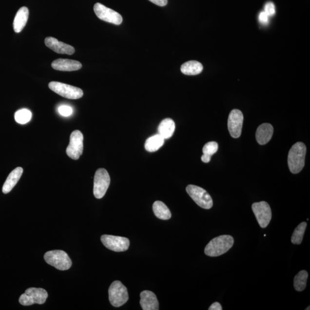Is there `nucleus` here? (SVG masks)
Here are the masks:
<instances>
[{
  "mask_svg": "<svg viewBox=\"0 0 310 310\" xmlns=\"http://www.w3.org/2000/svg\"><path fill=\"white\" fill-rule=\"evenodd\" d=\"M234 244V238L229 235H222L213 238L205 249L207 256L217 257L227 253Z\"/></svg>",
  "mask_w": 310,
  "mask_h": 310,
  "instance_id": "nucleus-1",
  "label": "nucleus"
},
{
  "mask_svg": "<svg viewBox=\"0 0 310 310\" xmlns=\"http://www.w3.org/2000/svg\"><path fill=\"white\" fill-rule=\"evenodd\" d=\"M306 147L305 144L298 142L293 145L289 151L288 164L292 174L300 172L305 166Z\"/></svg>",
  "mask_w": 310,
  "mask_h": 310,
  "instance_id": "nucleus-2",
  "label": "nucleus"
},
{
  "mask_svg": "<svg viewBox=\"0 0 310 310\" xmlns=\"http://www.w3.org/2000/svg\"><path fill=\"white\" fill-rule=\"evenodd\" d=\"M44 258L47 264L60 271L69 270L72 266V261L69 255L63 251L55 250L47 252L44 254Z\"/></svg>",
  "mask_w": 310,
  "mask_h": 310,
  "instance_id": "nucleus-3",
  "label": "nucleus"
},
{
  "mask_svg": "<svg viewBox=\"0 0 310 310\" xmlns=\"http://www.w3.org/2000/svg\"><path fill=\"white\" fill-rule=\"evenodd\" d=\"M109 299L111 305L115 308L124 305L129 299L127 287L119 281L113 282L109 289Z\"/></svg>",
  "mask_w": 310,
  "mask_h": 310,
  "instance_id": "nucleus-4",
  "label": "nucleus"
},
{
  "mask_svg": "<svg viewBox=\"0 0 310 310\" xmlns=\"http://www.w3.org/2000/svg\"><path fill=\"white\" fill-rule=\"evenodd\" d=\"M48 293L43 289L30 288L26 290L19 298V303L22 306H31L34 304L42 305L46 302Z\"/></svg>",
  "mask_w": 310,
  "mask_h": 310,
  "instance_id": "nucleus-5",
  "label": "nucleus"
},
{
  "mask_svg": "<svg viewBox=\"0 0 310 310\" xmlns=\"http://www.w3.org/2000/svg\"><path fill=\"white\" fill-rule=\"evenodd\" d=\"M186 192L197 205L205 209H211L213 199L205 189L199 186L190 185L186 187Z\"/></svg>",
  "mask_w": 310,
  "mask_h": 310,
  "instance_id": "nucleus-6",
  "label": "nucleus"
},
{
  "mask_svg": "<svg viewBox=\"0 0 310 310\" xmlns=\"http://www.w3.org/2000/svg\"><path fill=\"white\" fill-rule=\"evenodd\" d=\"M111 183L108 171L104 169L97 170L94 179V195L97 199H101L105 195Z\"/></svg>",
  "mask_w": 310,
  "mask_h": 310,
  "instance_id": "nucleus-7",
  "label": "nucleus"
},
{
  "mask_svg": "<svg viewBox=\"0 0 310 310\" xmlns=\"http://www.w3.org/2000/svg\"><path fill=\"white\" fill-rule=\"evenodd\" d=\"M48 86L51 90L58 94V95L67 99H79L82 97L83 95L82 89L75 86L67 85L65 83L51 82Z\"/></svg>",
  "mask_w": 310,
  "mask_h": 310,
  "instance_id": "nucleus-8",
  "label": "nucleus"
},
{
  "mask_svg": "<svg viewBox=\"0 0 310 310\" xmlns=\"http://www.w3.org/2000/svg\"><path fill=\"white\" fill-rule=\"evenodd\" d=\"M252 209L260 227L266 228L272 218V212L269 203L264 201L254 203Z\"/></svg>",
  "mask_w": 310,
  "mask_h": 310,
  "instance_id": "nucleus-9",
  "label": "nucleus"
},
{
  "mask_svg": "<svg viewBox=\"0 0 310 310\" xmlns=\"http://www.w3.org/2000/svg\"><path fill=\"white\" fill-rule=\"evenodd\" d=\"M83 136L81 132L74 131L71 134L70 144L66 149V154L73 160H78L81 156L83 150Z\"/></svg>",
  "mask_w": 310,
  "mask_h": 310,
  "instance_id": "nucleus-10",
  "label": "nucleus"
},
{
  "mask_svg": "<svg viewBox=\"0 0 310 310\" xmlns=\"http://www.w3.org/2000/svg\"><path fill=\"white\" fill-rule=\"evenodd\" d=\"M94 11L97 16L103 21L115 25L122 23V18L120 14L99 2L94 6Z\"/></svg>",
  "mask_w": 310,
  "mask_h": 310,
  "instance_id": "nucleus-11",
  "label": "nucleus"
},
{
  "mask_svg": "<svg viewBox=\"0 0 310 310\" xmlns=\"http://www.w3.org/2000/svg\"><path fill=\"white\" fill-rule=\"evenodd\" d=\"M101 240L106 248L116 252L127 251L130 244L127 238L112 235H103Z\"/></svg>",
  "mask_w": 310,
  "mask_h": 310,
  "instance_id": "nucleus-12",
  "label": "nucleus"
},
{
  "mask_svg": "<svg viewBox=\"0 0 310 310\" xmlns=\"http://www.w3.org/2000/svg\"><path fill=\"white\" fill-rule=\"evenodd\" d=\"M243 121V113L238 109L232 110L229 114L228 122L229 133L232 137L237 138L240 137Z\"/></svg>",
  "mask_w": 310,
  "mask_h": 310,
  "instance_id": "nucleus-13",
  "label": "nucleus"
},
{
  "mask_svg": "<svg viewBox=\"0 0 310 310\" xmlns=\"http://www.w3.org/2000/svg\"><path fill=\"white\" fill-rule=\"evenodd\" d=\"M45 44L51 50L58 54L73 55L75 53L74 48L70 45L58 41L57 39L48 37L45 39Z\"/></svg>",
  "mask_w": 310,
  "mask_h": 310,
  "instance_id": "nucleus-14",
  "label": "nucleus"
},
{
  "mask_svg": "<svg viewBox=\"0 0 310 310\" xmlns=\"http://www.w3.org/2000/svg\"><path fill=\"white\" fill-rule=\"evenodd\" d=\"M140 305L143 310H158L159 302L157 297L150 291H144L140 293Z\"/></svg>",
  "mask_w": 310,
  "mask_h": 310,
  "instance_id": "nucleus-15",
  "label": "nucleus"
},
{
  "mask_svg": "<svg viewBox=\"0 0 310 310\" xmlns=\"http://www.w3.org/2000/svg\"><path fill=\"white\" fill-rule=\"evenodd\" d=\"M54 69L62 72H73L78 70L82 68V64L78 61L66 59H58L54 60L51 64Z\"/></svg>",
  "mask_w": 310,
  "mask_h": 310,
  "instance_id": "nucleus-16",
  "label": "nucleus"
},
{
  "mask_svg": "<svg viewBox=\"0 0 310 310\" xmlns=\"http://www.w3.org/2000/svg\"><path fill=\"white\" fill-rule=\"evenodd\" d=\"M273 128L269 123L261 124L257 129L256 137L258 143L265 145L269 143L272 137Z\"/></svg>",
  "mask_w": 310,
  "mask_h": 310,
  "instance_id": "nucleus-17",
  "label": "nucleus"
},
{
  "mask_svg": "<svg viewBox=\"0 0 310 310\" xmlns=\"http://www.w3.org/2000/svg\"><path fill=\"white\" fill-rule=\"evenodd\" d=\"M22 173H23V169L21 167H18L9 174L4 186L2 187L3 193L8 194L14 189L19 180H20Z\"/></svg>",
  "mask_w": 310,
  "mask_h": 310,
  "instance_id": "nucleus-18",
  "label": "nucleus"
},
{
  "mask_svg": "<svg viewBox=\"0 0 310 310\" xmlns=\"http://www.w3.org/2000/svg\"><path fill=\"white\" fill-rule=\"evenodd\" d=\"M29 17V10L27 7H21L16 14L14 21V29L16 33L20 32L27 24Z\"/></svg>",
  "mask_w": 310,
  "mask_h": 310,
  "instance_id": "nucleus-19",
  "label": "nucleus"
},
{
  "mask_svg": "<svg viewBox=\"0 0 310 310\" xmlns=\"http://www.w3.org/2000/svg\"><path fill=\"white\" fill-rule=\"evenodd\" d=\"M175 122L171 118L163 119L158 127V132L164 139H168L173 136L175 131Z\"/></svg>",
  "mask_w": 310,
  "mask_h": 310,
  "instance_id": "nucleus-20",
  "label": "nucleus"
},
{
  "mask_svg": "<svg viewBox=\"0 0 310 310\" xmlns=\"http://www.w3.org/2000/svg\"><path fill=\"white\" fill-rule=\"evenodd\" d=\"M203 69L202 64L198 61H189L182 64L181 72L187 76H195L201 73Z\"/></svg>",
  "mask_w": 310,
  "mask_h": 310,
  "instance_id": "nucleus-21",
  "label": "nucleus"
},
{
  "mask_svg": "<svg viewBox=\"0 0 310 310\" xmlns=\"http://www.w3.org/2000/svg\"><path fill=\"white\" fill-rule=\"evenodd\" d=\"M164 138L161 136L159 134L153 136L148 138L145 141V148L148 152L150 153H154L163 146L164 144Z\"/></svg>",
  "mask_w": 310,
  "mask_h": 310,
  "instance_id": "nucleus-22",
  "label": "nucleus"
},
{
  "mask_svg": "<svg viewBox=\"0 0 310 310\" xmlns=\"http://www.w3.org/2000/svg\"><path fill=\"white\" fill-rule=\"evenodd\" d=\"M153 209L155 215L158 218L162 220H168L171 218V212L163 202L159 201L155 202Z\"/></svg>",
  "mask_w": 310,
  "mask_h": 310,
  "instance_id": "nucleus-23",
  "label": "nucleus"
},
{
  "mask_svg": "<svg viewBox=\"0 0 310 310\" xmlns=\"http://www.w3.org/2000/svg\"><path fill=\"white\" fill-rule=\"evenodd\" d=\"M308 273L303 270L296 274L293 280V286L297 291H302L306 289L308 279Z\"/></svg>",
  "mask_w": 310,
  "mask_h": 310,
  "instance_id": "nucleus-24",
  "label": "nucleus"
},
{
  "mask_svg": "<svg viewBox=\"0 0 310 310\" xmlns=\"http://www.w3.org/2000/svg\"><path fill=\"white\" fill-rule=\"evenodd\" d=\"M307 225L306 222H303L296 227L291 237L292 244L299 245L302 243Z\"/></svg>",
  "mask_w": 310,
  "mask_h": 310,
  "instance_id": "nucleus-25",
  "label": "nucleus"
},
{
  "mask_svg": "<svg viewBox=\"0 0 310 310\" xmlns=\"http://www.w3.org/2000/svg\"><path fill=\"white\" fill-rule=\"evenodd\" d=\"M31 117L32 113L27 109L19 110L15 115V121L20 124H27L31 120Z\"/></svg>",
  "mask_w": 310,
  "mask_h": 310,
  "instance_id": "nucleus-26",
  "label": "nucleus"
},
{
  "mask_svg": "<svg viewBox=\"0 0 310 310\" xmlns=\"http://www.w3.org/2000/svg\"><path fill=\"white\" fill-rule=\"evenodd\" d=\"M218 149V145L215 141H211L206 144L203 148V154L209 156H213L217 153Z\"/></svg>",
  "mask_w": 310,
  "mask_h": 310,
  "instance_id": "nucleus-27",
  "label": "nucleus"
},
{
  "mask_svg": "<svg viewBox=\"0 0 310 310\" xmlns=\"http://www.w3.org/2000/svg\"><path fill=\"white\" fill-rule=\"evenodd\" d=\"M264 12L266 13V14L270 17V16H273L275 15V6L272 2H267L266 5H265Z\"/></svg>",
  "mask_w": 310,
  "mask_h": 310,
  "instance_id": "nucleus-28",
  "label": "nucleus"
},
{
  "mask_svg": "<svg viewBox=\"0 0 310 310\" xmlns=\"http://www.w3.org/2000/svg\"><path fill=\"white\" fill-rule=\"evenodd\" d=\"M58 111L61 115L64 116V117H68L72 114L73 109L69 106L63 105L60 106L58 109Z\"/></svg>",
  "mask_w": 310,
  "mask_h": 310,
  "instance_id": "nucleus-29",
  "label": "nucleus"
},
{
  "mask_svg": "<svg viewBox=\"0 0 310 310\" xmlns=\"http://www.w3.org/2000/svg\"><path fill=\"white\" fill-rule=\"evenodd\" d=\"M258 20L261 24H267L269 21V16L264 11L261 12L258 15Z\"/></svg>",
  "mask_w": 310,
  "mask_h": 310,
  "instance_id": "nucleus-30",
  "label": "nucleus"
},
{
  "mask_svg": "<svg viewBox=\"0 0 310 310\" xmlns=\"http://www.w3.org/2000/svg\"><path fill=\"white\" fill-rule=\"evenodd\" d=\"M149 1L160 6H166L168 2V0H149Z\"/></svg>",
  "mask_w": 310,
  "mask_h": 310,
  "instance_id": "nucleus-31",
  "label": "nucleus"
},
{
  "mask_svg": "<svg viewBox=\"0 0 310 310\" xmlns=\"http://www.w3.org/2000/svg\"><path fill=\"white\" fill-rule=\"evenodd\" d=\"M222 306L218 302H215L209 308V310H222Z\"/></svg>",
  "mask_w": 310,
  "mask_h": 310,
  "instance_id": "nucleus-32",
  "label": "nucleus"
},
{
  "mask_svg": "<svg viewBox=\"0 0 310 310\" xmlns=\"http://www.w3.org/2000/svg\"><path fill=\"white\" fill-rule=\"evenodd\" d=\"M201 160L203 162L208 163L211 160V156H209V155L203 154L201 157Z\"/></svg>",
  "mask_w": 310,
  "mask_h": 310,
  "instance_id": "nucleus-33",
  "label": "nucleus"
},
{
  "mask_svg": "<svg viewBox=\"0 0 310 310\" xmlns=\"http://www.w3.org/2000/svg\"><path fill=\"white\" fill-rule=\"evenodd\" d=\"M306 310H310V306L309 307V308H308V309H306Z\"/></svg>",
  "mask_w": 310,
  "mask_h": 310,
  "instance_id": "nucleus-34",
  "label": "nucleus"
}]
</instances>
